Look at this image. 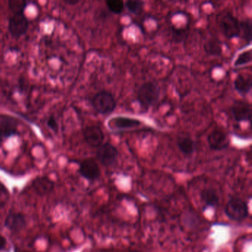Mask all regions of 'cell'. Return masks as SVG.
<instances>
[{
    "instance_id": "obj_21",
    "label": "cell",
    "mask_w": 252,
    "mask_h": 252,
    "mask_svg": "<svg viewBox=\"0 0 252 252\" xmlns=\"http://www.w3.org/2000/svg\"><path fill=\"white\" fill-rule=\"evenodd\" d=\"M8 4L10 10L14 13V14H23L27 6V2L23 0H11L8 2Z\"/></svg>"
},
{
    "instance_id": "obj_6",
    "label": "cell",
    "mask_w": 252,
    "mask_h": 252,
    "mask_svg": "<svg viewBox=\"0 0 252 252\" xmlns=\"http://www.w3.org/2000/svg\"><path fill=\"white\" fill-rule=\"evenodd\" d=\"M142 122L138 119L125 116L112 118L107 122V126L113 131L127 130L139 127Z\"/></svg>"
},
{
    "instance_id": "obj_14",
    "label": "cell",
    "mask_w": 252,
    "mask_h": 252,
    "mask_svg": "<svg viewBox=\"0 0 252 252\" xmlns=\"http://www.w3.org/2000/svg\"><path fill=\"white\" fill-rule=\"evenodd\" d=\"M234 89L241 95H246L251 92L252 86L251 75H237L234 82Z\"/></svg>"
},
{
    "instance_id": "obj_20",
    "label": "cell",
    "mask_w": 252,
    "mask_h": 252,
    "mask_svg": "<svg viewBox=\"0 0 252 252\" xmlns=\"http://www.w3.org/2000/svg\"><path fill=\"white\" fill-rule=\"evenodd\" d=\"M144 2L142 1H126L125 3V7L132 14L138 15L142 12L144 8Z\"/></svg>"
},
{
    "instance_id": "obj_24",
    "label": "cell",
    "mask_w": 252,
    "mask_h": 252,
    "mask_svg": "<svg viewBox=\"0 0 252 252\" xmlns=\"http://www.w3.org/2000/svg\"><path fill=\"white\" fill-rule=\"evenodd\" d=\"M47 125L51 130L55 132H58L59 125L54 116H51V117L48 118V121H47Z\"/></svg>"
},
{
    "instance_id": "obj_17",
    "label": "cell",
    "mask_w": 252,
    "mask_h": 252,
    "mask_svg": "<svg viewBox=\"0 0 252 252\" xmlns=\"http://www.w3.org/2000/svg\"><path fill=\"white\" fill-rule=\"evenodd\" d=\"M200 198L206 206L217 207L219 205L220 197L218 191L215 189L207 188L202 190Z\"/></svg>"
},
{
    "instance_id": "obj_13",
    "label": "cell",
    "mask_w": 252,
    "mask_h": 252,
    "mask_svg": "<svg viewBox=\"0 0 252 252\" xmlns=\"http://www.w3.org/2000/svg\"><path fill=\"white\" fill-rule=\"evenodd\" d=\"M26 218L24 215L18 212L8 214L5 221V225L14 232H18L26 227Z\"/></svg>"
},
{
    "instance_id": "obj_5",
    "label": "cell",
    "mask_w": 252,
    "mask_h": 252,
    "mask_svg": "<svg viewBox=\"0 0 252 252\" xmlns=\"http://www.w3.org/2000/svg\"><path fill=\"white\" fill-rule=\"evenodd\" d=\"M119 156L117 148L110 143L102 144L96 152V157L98 161L106 167L112 166L116 163Z\"/></svg>"
},
{
    "instance_id": "obj_22",
    "label": "cell",
    "mask_w": 252,
    "mask_h": 252,
    "mask_svg": "<svg viewBox=\"0 0 252 252\" xmlns=\"http://www.w3.org/2000/svg\"><path fill=\"white\" fill-rule=\"evenodd\" d=\"M106 4L110 12L114 14H122L125 8V2L122 0H107Z\"/></svg>"
},
{
    "instance_id": "obj_9",
    "label": "cell",
    "mask_w": 252,
    "mask_h": 252,
    "mask_svg": "<svg viewBox=\"0 0 252 252\" xmlns=\"http://www.w3.org/2000/svg\"><path fill=\"white\" fill-rule=\"evenodd\" d=\"M231 110L237 122H250L252 119V107L247 101L236 100L231 106Z\"/></svg>"
},
{
    "instance_id": "obj_10",
    "label": "cell",
    "mask_w": 252,
    "mask_h": 252,
    "mask_svg": "<svg viewBox=\"0 0 252 252\" xmlns=\"http://www.w3.org/2000/svg\"><path fill=\"white\" fill-rule=\"evenodd\" d=\"M79 173L85 179L94 181L101 176V169L95 160L92 158L85 159L79 166Z\"/></svg>"
},
{
    "instance_id": "obj_19",
    "label": "cell",
    "mask_w": 252,
    "mask_h": 252,
    "mask_svg": "<svg viewBox=\"0 0 252 252\" xmlns=\"http://www.w3.org/2000/svg\"><path fill=\"white\" fill-rule=\"evenodd\" d=\"M250 44L252 41V22L250 20L240 22V35Z\"/></svg>"
},
{
    "instance_id": "obj_7",
    "label": "cell",
    "mask_w": 252,
    "mask_h": 252,
    "mask_svg": "<svg viewBox=\"0 0 252 252\" xmlns=\"http://www.w3.org/2000/svg\"><path fill=\"white\" fill-rule=\"evenodd\" d=\"M207 141L211 150L215 151L225 150L230 144L228 134L219 129H214L209 134Z\"/></svg>"
},
{
    "instance_id": "obj_16",
    "label": "cell",
    "mask_w": 252,
    "mask_h": 252,
    "mask_svg": "<svg viewBox=\"0 0 252 252\" xmlns=\"http://www.w3.org/2000/svg\"><path fill=\"white\" fill-rule=\"evenodd\" d=\"M176 144L180 151L186 156H191L195 150V143L187 135H180L177 138Z\"/></svg>"
},
{
    "instance_id": "obj_27",
    "label": "cell",
    "mask_w": 252,
    "mask_h": 252,
    "mask_svg": "<svg viewBox=\"0 0 252 252\" xmlns=\"http://www.w3.org/2000/svg\"><path fill=\"white\" fill-rule=\"evenodd\" d=\"M6 191H5V188L0 186V195H5L6 194Z\"/></svg>"
},
{
    "instance_id": "obj_12",
    "label": "cell",
    "mask_w": 252,
    "mask_h": 252,
    "mask_svg": "<svg viewBox=\"0 0 252 252\" xmlns=\"http://www.w3.org/2000/svg\"><path fill=\"white\" fill-rule=\"evenodd\" d=\"M17 133V122L14 118L4 116L0 119V138L6 139Z\"/></svg>"
},
{
    "instance_id": "obj_23",
    "label": "cell",
    "mask_w": 252,
    "mask_h": 252,
    "mask_svg": "<svg viewBox=\"0 0 252 252\" xmlns=\"http://www.w3.org/2000/svg\"><path fill=\"white\" fill-rule=\"evenodd\" d=\"M252 51L249 50L247 51H243L241 54H239L238 57L234 62V67H241L246 64H250L252 63Z\"/></svg>"
},
{
    "instance_id": "obj_29",
    "label": "cell",
    "mask_w": 252,
    "mask_h": 252,
    "mask_svg": "<svg viewBox=\"0 0 252 252\" xmlns=\"http://www.w3.org/2000/svg\"><path fill=\"white\" fill-rule=\"evenodd\" d=\"M138 252V251H130V252Z\"/></svg>"
},
{
    "instance_id": "obj_8",
    "label": "cell",
    "mask_w": 252,
    "mask_h": 252,
    "mask_svg": "<svg viewBox=\"0 0 252 252\" xmlns=\"http://www.w3.org/2000/svg\"><path fill=\"white\" fill-rule=\"evenodd\" d=\"M29 23L27 17L23 14H14L8 24L10 33L14 37H20L27 32Z\"/></svg>"
},
{
    "instance_id": "obj_15",
    "label": "cell",
    "mask_w": 252,
    "mask_h": 252,
    "mask_svg": "<svg viewBox=\"0 0 252 252\" xmlns=\"http://www.w3.org/2000/svg\"><path fill=\"white\" fill-rule=\"evenodd\" d=\"M33 187L39 195H45L53 191L54 182L47 177H39L33 181Z\"/></svg>"
},
{
    "instance_id": "obj_11",
    "label": "cell",
    "mask_w": 252,
    "mask_h": 252,
    "mask_svg": "<svg viewBox=\"0 0 252 252\" xmlns=\"http://www.w3.org/2000/svg\"><path fill=\"white\" fill-rule=\"evenodd\" d=\"M83 135L87 144L91 147H99L104 142V132L100 126L95 125L87 126Z\"/></svg>"
},
{
    "instance_id": "obj_30",
    "label": "cell",
    "mask_w": 252,
    "mask_h": 252,
    "mask_svg": "<svg viewBox=\"0 0 252 252\" xmlns=\"http://www.w3.org/2000/svg\"></svg>"
},
{
    "instance_id": "obj_1",
    "label": "cell",
    "mask_w": 252,
    "mask_h": 252,
    "mask_svg": "<svg viewBox=\"0 0 252 252\" xmlns=\"http://www.w3.org/2000/svg\"><path fill=\"white\" fill-rule=\"evenodd\" d=\"M160 94V88L157 84L153 82H147L140 87L137 94V98L141 107L147 110L158 102Z\"/></svg>"
},
{
    "instance_id": "obj_25",
    "label": "cell",
    "mask_w": 252,
    "mask_h": 252,
    "mask_svg": "<svg viewBox=\"0 0 252 252\" xmlns=\"http://www.w3.org/2000/svg\"><path fill=\"white\" fill-rule=\"evenodd\" d=\"M186 30L183 29H174L172 31V36L176 41H181L184 39L186 36Z\"/></svg>"
},
{
    "instance_id": "obj_26",
    "label": "cell",
    "mask_w": 252,
    "mask_h": 252,
    "mask_svg": "<svg viewBox=\"0 0 252 252\" xmlns=\"http://www.w3.org/2000/svg\"><path fill=\"white\" fill-rule=\"evenodd\" d=\"M6 239L2 235H0V251L4 250L6 247Z\"/></svg>"
},
{
    "instance_id": "obj_3",
    "label": "cell",
    "mask_w": 252,
    "mask_h": 252,
    "mask_svg": "<svg viewBox=\"0 0 252 252\" xmlns=\"http://www.w3.org/2000/svg\"><path fill=\"white\" fill-rule=\"evenodd\" d=\"M225 213L231 220L240 222L249 215V207L247 203L241 198L232 197L225 206Z\"/></svg>"
},
{
    "instance_id": "obj_4",
    "label": "cell",
    "mask_w": 252,
    "mask_h": 252,
    "mask_svg": "<svg viewBox=\"0 0 252 252\" xmlns=\"http://www.w3.org/2000/svg\"><path fill=\"white\" fill-rule=\"evenodd\" d=\"M219 26L227 39H234L240 36V22L230 12H225L221 15Z\"/></svg>"
},
{
    "instance_id": "obj_28",
    "label": "cell",
    "mask_w": 252,
    "mask_h": 252,
    "mask_svg": "<svg viewBox=\"0 0 252 252\" xmlns=\"http://www.w3.org/2000/svg\"><path fill=\"white\" fill-rule=\"evenodd\" d=\"M66 3L68 4V5H76V4L79 3V1H75V2H73V1H70V2H65Z\"/></svg>"
},
{
    "instance_id": "obj_18",
    "label": "cell",
    "mask_w": 252,
    "mask_h": 252,
    "mask_svg": "<svg viewBox=\"0 0 252 252\" xmlns=\"http://www.w3.org/2000/svg\"><path fill=\"white\" fill-rule=\"evenodd\" d=\"M204 51L209 55L220 56L222 51L220 41L215 37L208 39L204 44Z\"/></svg>"
},
{
    "instance_id": "obj_2",
    "label": "cell",
    "mask_w": 252,
    "mask_h": 252,
    "mask_svg": "<svg viewBox=\"0 0 252 252\" xmlns=\"http://www.w3.org/2000/svg\"><path fill=\"white\" fill-rule=\"evenodd\" d=\"M93 107L97 113L101 115H108L114 111L116 101L111 93L108 91H100L92 98Z\"/></svg>"
}]
</instances>
